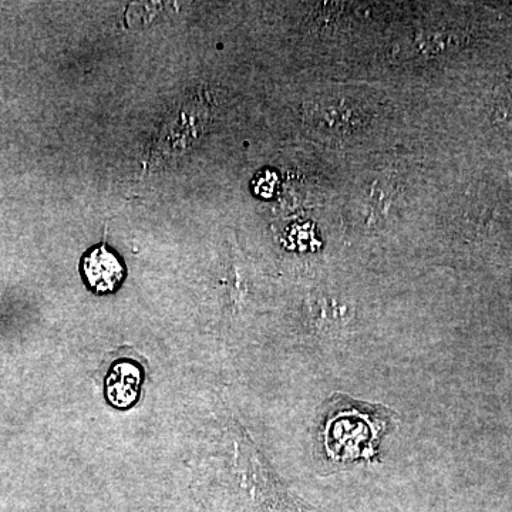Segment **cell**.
I'll use <instances>...</instances> for the list:
<instances>
[{"label": "cell", "instance_id": "obj_1", "mask_svg": "<svg viewBox=\"0 0 512 512\" xmlns=\"http://www.w3.org/2000/svg\"><path fill=\"white\" fill-rule=\"evenodd\" d=\"M333 410L325 430V444L329 454L345 458L369 457L375 453V443L386 427V421L375 419V410L353 404H342Z\"/></svg>", "mask_w": 512, "mask_h": 512}, {"label": "cell", "instance_id": "obj_2", "mask_svg": "<svg viewBox=\"0 0 512 512\" xmlns=\"http://www.w3.org/2000/svg\"><path fill=\"white\" fill-rule=\"evenodd\" d=\"M82 266L87 284L94 292H114L123 282L124 266L104 244L87 252Z\"/></svg>", "mask_w": 512, "mask_h": 512}, {"label": "cell", "instance_id": "obj_3", "mask_svg": "<svg viewBox=\"0 0 512 512\" xmlns=\"http://www.w3.org/2000/svg\"><path fill=\"white\" fill-rule=\"evenodd\" d=\"M140 370L131 363L121 362L111 369L107 379V393L111 403L117 407H127L137 400L140 392Z\"/></svg>", "mask_w": 512, "mask_h": 512}, {"label": "cell", "instance_id": "obj_4", "mask_svg": "<svg viewBox=\"0 0 512 512\" xmlns=\"http://www.w3.org/2000/svg\"><path fill=\"white\" fill-rule=\"evenodd\" d=\"M494 117L498 123L512 124V74L503 80L495 92Z\"/></svg>", "mask_w": 512, "mask_h": 512}]
</instances>
